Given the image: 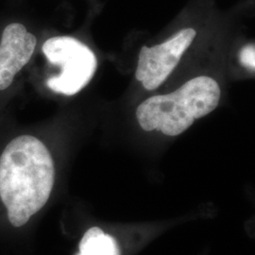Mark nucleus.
<instances>
[{
	"mask_svg": "<svg viewBox=\"0 0 255 255\" xmlns=\"http://www.w3.org/2000/svg\"><path fill=\"white\" fill-rule=\"evenodd\" d=\"M54 182L53 158L40 139L21 135L9 142L0 156V200L13 227L43 209Z\"/></svg>",
	"mask_w": 255,
	"mask_h": 255,
	"instance_id": "f257e3e1",
	"label": "nucleus"
},
{
	"mask_svg": "<svg viewBox=\"0 0 255 255\" xmlns=\"http://www.w3.org/2000/svg\"><path fill=\"white\" fill-rule=\"evenodd\" d=\"M221 91L214 79L200 76L167 95L153 96L136 110L139 125L146 131L159 130L177 136L191 127L196 119L212 113L219 105Z\"/></svg>",
	"mask_w": 255,
	"mask_h": 255,
	"instance_id": "f03ea898",
	"label": "nucleus"
},
{
	"mask_svg": "<svg viewBox=\"0 0 255 255\" xmlns=\"http://www.w3.org/2000/svg\"><path fill=\"white\" fill-rule=\"evenodd\" d=\"M46 59L60 66L61 73L46 81L55 93L74 96L91 82L98 68V60L93 50L78 39L56 36L47 39L43 45Z\"/></svg>",
	"mask_w": 255,
	"mask_h": 255,
	"instance_id": "7ed1b4c3",
	"label": "nucleus"
},
{
	"mask_svg": "<svg viewBox=\"0 0 255 255\" xmlns=\"http://www.w3.org/2000/svg\"><path fill=\"white\" fill-rule=\"evenodd\" d=\"M197 31L182 28L172 38L152 47L143 46L140 50L135 77L148 91L157 89L172 73L182 55L191 46Z\"/></svg>",
	"mask_w": 255,
	"mask_h": 255,
	"instance_id": "20e7f679",
	"label": "nucleus"
},
{
	"mask_svg": "<svg viewBox=\"0 0 255 255\" xmlns=\"http://www.w3.org/2000/svg\"><path fill=\"white\" fill-rule=\"evenodd\" d=\"M36 37L20 23L5 27L0 42V91L8 89L15 75L30 61Z\"/></svg>",
	"mask_w": 255,
	"mask_h": 255,
	"instance_id": "39448f33",
	"label": "nucleus"
},
{
	"mask_svg": "<svg viewBox=\"0 0 255 255\" xmlns=\"http://www.w3.org/2000/svg\"><path fill=\"white\" fill-rule=\"evenodd\" d=\"M79 249L77 255H121L116 238L99 227L90 228L83 235Z\"/></svg>",
	"mask_w": 255,
	"mask_h": 255,
	"instance_id": "423d86ee",
	"label": "nucleus"
},
{
	"mask_svg": "<svg viewBox=\"0 0 255 255\" xmlns=\"http://www.w3.org/2000/svg\"><path fill=\"white\" fill-rule=\"evenodd\" d=\"M240 63L250 70L255 69V45H248L243 47L239 54Z\"/></svg>",
	"mask_w": 255,
	"mask_h": 255,
	"instance_id": "0eeeda50",
	"label": "nucleus"
}]
</instances>
